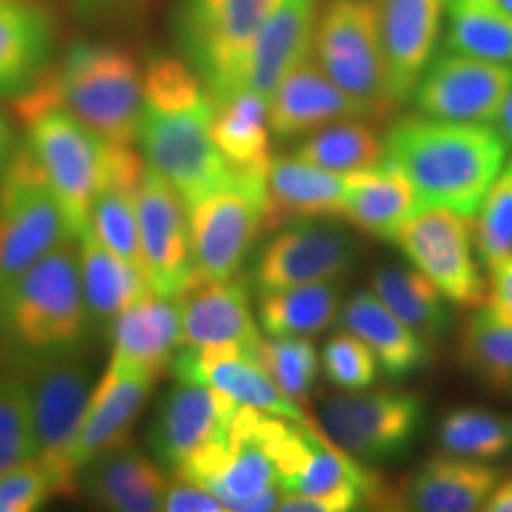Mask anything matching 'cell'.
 Here are the masks:
<instances>
[{
    "label": "cell",
    "mask_w": 512,
    "mask_h": 512,
    "mask_svg": "<svg viewBox=\"0 0 512 512\" xmlns=\"http://www.w3.org/2000/svg\"><path fill=\"white\" fill-rule=\"evenodd\" d=\"M214 114V95L188 62L174 55L147 62L138 145L147 166L183 197L185 207L233 174L211 140Z\"/></svg>",
    "instance_id": "1"
},
{
    "label": "cell",
    "mask_w": 512,
    "mask_h": 512,
    "mask_svg": "<svg viewBox=\"0 0 512 512\" xmlns=\"http://www.w3.org/2000/svg\"><path fill=\"white\" fill-rule=\"evenodd\" d=\"M505 159L508 145L501 133L484 124L415 112L384 133V162L411 181L420 209L444 207L472 219Z\"/></svg>",
    "instance_id": "2"
},
{
    "label": "cell",
    "mask_w": 512,
    "mask_h": 512,
    "mask_svg": "<svg viewBox=\"0 0 512 512\" xmlns=\"http://www.w3.org/2000/svg\"><path fill=\"white\" fill-rule=\"evenodd\" d=\"M19 98V117L62 107L105 143L136 145L143 117V72L117 46L79 41L57 69L38 79Z\"/></svg>",
    "instance_id": "3"
},
{
    "label": "cell",
    "mask_w": 512,
    "mask_h": 512,
    "mask_svg": "<svg viewBox=\"0 0 512 512\" xmlns=\"http://www.w3.org/2000/svg\"><path fill=\"white\" fill-rule=\"evenodd\" d=\"M254 430L278 475V510L349 512L363 508L380 489L363 463L342 451L313 422L254 411Z\"/></svg>",
    "instance_id": "4"
},
{
    "label": "cell",
    "mask_w": 512,
    "mask_h": 512,
    "mask_svg": "<svg viewBox=\"0 0 512 512\" xmlns=\"http://www.w3.org/2000/svg\"><path fill=\"white\" fill-rule=\"evenodd\" d=\"M79 240L67 235L0 299V339L10 356L83 349L88 311L81 285Z\"/></svg>",
    "instance_id": "5"
},
{
    "label": "cell",
    "mask_w": 512,
    "mask_h": 512,
    "mask_svg": "<svg viewBox=\"0 0 512 512\" xmlns=\"http://www.w3.org/2000/svg\"><path fill=\"white\" fill-rule=\"evenodd\" d=\"M12 368L27 382L34 408L38 460L46 467L53 494L72 498L79 491V472L72 465V446L93 389V370L83 349L41 356H12Z\"/></svg>",
    "instance_id": "6"
},
{
    "label": "cell",
    "mask_w": 512,
    "mask_h": 512,
    "mask_svg": "<svg viewBox=\"0 0 512 512\" xmlns=\"http://www.w3.org/2000/svg\"><path fill=\"white\" fill-rule=\"evenodd\" d=\"M313 55L332 81L382 119L396 102L389 91L380 0H328L318 15Z\"/></svg>",
    "instance_id": "7"
},
{
    "label": "cell",
    "mask_w": 512,
    "mask_h": 512,
    "mask_svg": "<svg viewBox=\"0 0 512 512\" xmlns=\"http://www.w3.org/2000/svg\"><path fill=\"white\" fill-rule=\"evenodd\" d=\"M67 235L60 202L24 140L0 171V299Z\"/></svg>",
    "instance_id": "8"
},
{
    "label": "cell",
    "mask_w": 512,
    "mask_h": 512,
    "mask_svg": "<svg viewBox=\"0 0 512 512\" xmlns=\"http://www.w3.org/2000/svg\"><path fill=\"white\" fill-rule=\"evenodd\" d=\"M266 169L233 166L226 183L188 204L195 278H240L249 249L266 230Z\"/></svg>",
    "instance_id": "9"
},
{
    "label": "cell",
    "mask_w": 512,
    "mask_h": 512,
    "mask_svg": "<svg viewBox=\"0 0 512 512\" xmlns=\"http://www.w3.org/2000/svg\"><path fill=\"white\" fill-rule=\"evenodd\" d=\"M278 0H181L176 38L185 62L202 76L214 100L242 91V69L256 31Z\"/></svg>",
    "instance_id": "10"
},
{
    "label": "cell",
    "mask_w": 512,
    "mask_h": 512,
    "mask_svg": "<svg viewBox=\"0 0 512 512\" xmlns=\"http://www.w3.org/2000/svg\"><path fill=\"white\" fill-rule=\"evenodd\" d=\"M325 437L363 465L394 463L418 439L425 403L403 389H358L332 396L320 406Z\"/></svg>",
    "instance_id": "11"
},
{
    "label": "cell",
    "mask_w": 512,
    "mask_h": 512,
    "mask_svg": "<svg viewBox=\"0 0 512 512\" xmlns=\"http://www.w3.org/2000/svg\"><path fill=\"white\" fill-rule=\"evenodd\" d=\"M256 408L240 406L228 430L176 467V477L202 486L235 512L278 510L280 484L254 430Z\"/></svg>",
    "instance_id": "12"
},
{
    "label": "cell",
    "mask_w": 512,
    "mask_h": 512,
    "mask_svg": "<svg viewBox=\"0 0 512 512\" xmlns=\"http://www.w3.org/2000/svg\"><path fill=\"white\" fill-rule=\"evenodd\" d=\"M27 143L41 164L76 240L91 228V207L102 181L105 140L62 107L29 114Z\"/></svg>",
    "instance_id": "13"
},
{
    "label": "cell",
    "mask_w": 512,
    "mask_h": 512,
    "mask_svg": "<svg viewBox=\"0 0 512 512\" xmlns=\"http://www.w3.org/2000/svg\"><path fill=\"white\" fill-rule=\"evenodd\" d=\"M403 256L432 280L446 302L475 309L486 302V280L479 273L470 216L453 209H418L392 238Z\"/></svg>",
    "instance_id": "14"
},
{
    "label": "cell",
    "mask_w": 512,
    "mask_h": 512,
    "mask_svg": "<svg viewBox=\"0 0 512 512\" xmlns=\"http://www.w3.org/2000/svg\"><path fill=\"white\" fill-rule=\"evenodd\" d=\"M358 242L332 221H297L275 228L256 252L252 285L256 294L287 287L330 283L354 271Z\"/></svg>",
    "instance_id": "15"
},
{
    "label": "cell",
    "mask_w": 512,
    "mask_h": 512,
    "mask_svg": "<svg viewBox=\"0 0 512 512\" xmlns=\"http://www.w3.org/2000/svg\"><path fill=\"white\" fill-rule=\"evenodd\" d=\"M510 91L512 64L444 50L420 74L411 100L425 117L491 126Z\"/></svg>",
    "instance_id": "16"
},
{
    "label": "cell",
    "mask_w": 512,
    "mask_h": 512,
    "mask_svg": "<svg viewBox=\"0 0 512 512\" xmlns=\"http://www.w3.org/2000/svg\"><path fill=\"white\" fill-rule=\"evenodd\" d=\"M138 226L143 268L150 287L166 297H178L195 278L188 207L183 197L150 166L138 188Z\"/></svg>",
    "instance_id": "17"
},
{
    "label": "cell",
    "mask_w": 512,
    "mask_h": 512,
    "mask_svg": "<svg viewBox=\"0 0 512 512\" xmlns=\"http://www.w3.org/2000/svg\"><path fill=\"white\" fill-rule=\"evenodd\" d=\"M157 382L143 370L110 358V366L93 384L69 456L79 477L83 467L91 465L93 460L128 446L150 389Z\"/></svg>",
    "instance_id": "18"
},
{
    "label": "cell",
    "mask_w": 512,
    "mask_h": 512,
    "mask_svg": "<svg viewBox=\"0 0 512 512\" xmlns=\"http://www.w3.org/2000/svg\"><path fill=\"white\" fill-rule=\"evenodd\" d=\"M176 380L207 384L216 392L226 394L238 406L256 408L280 418L311 422L309 413L299 401L290 399L278 389L254 351L245 347H209V349H178L171 363Z\"/></svg>",
    "instance_id": "19"
},
{
    "label": "cell",
    "mask_w": 512,
    "mask_h": 512,
    "mask_svg": "<svg viewBox=\"0 0 512 512\" xmlns=\"http://www.w3.org/2000/svg\"><path fill=\"white\" fill-rule=\"evenodd\" d=\"M238 408L233 399L207 384L178 380L159 403L147 434L159 465L176 470L185 458L219 439Z\"/></svg>",
    "instance_id": "20"
},
{
    "label": "cell",
    "mask_w": 512,
    "mask_h": 512,
    "mask_svg": "<svg viewBox=\"0 0 512 512\" xmlns=\"http://www.w3.org/2000/svg\"><path fill=\"white\" fill-rule=\"evenodd\" d=\"M344 119H370V114L330 79L313 50L294 64L268 100V128L280 140L311 136Z\"/></svg>",
    "instance_id": "21"
},
{
    "label": "cell",
    "mask_w": 512,
    "mask_h": 512,
    "mask_svg": "<svg viewBox=\"0 0 512 512\" xmlns=\"http://www.w3.org/2000/svg\"><path fill=\"white\" fill-rule=\"evenodd\" d=\"M176 299L181 309L178 349L245 347L254 351L264 337L249 309L245 280L192 278Z\"/></svg>",
    "instance_id": "22"
},
{
    "label": "cell",
    "mask_w": 512,
    "mask_h": 512,
    "mask_svg": "<svg viewBox=\"0 0 512 512\" xmlns=\"http://www.w3.org/2000/svg\"><path fill=\"white\" fill-rule=\"evenodd\" d=\"M347 174L299 157H275L266 169V230L297 221H335L347 214Z\"/></svg>",
    "instance_id": "23"
},
{
    "label": "cell",
    "mask_w": 512,
    "mask_h": 512,
    "mask_svg": "<svg viewBox=\"0 0 512 512\" xmlns=\"http://www.w3.org/2000/svg\"><path fill=\"white\" fill-rule=\"evenodd\" d=\"M320 0H278L256 31L242 69V88L271 100L285 74L313 50Z\"/></svg>",
    "instance_id": "24"
},
{
    "label": "cell",
    "mask_w": 512,
    "mask_h": 512,
    "mask_svg": "<svg viewBox=\"0 0 512 512\" xmlns=\"http://www.w3.org/2000/svg\"><path fill=\"white\" fill-rule=\"evenodd\" d=\"M448 0H380L389 91L396 107L411 100L420 74L434 57Z\"/></svg>",
    "instance_id": "25"
},
{
    "label": "cell",
    "mask_w": 512,
    "mask_h": 512,
    "mask_svg": "<svg viewBox=\"0 0 512 512\" xmlns=\"http://www.w3.org/2000/svg\"><path fill=\"white\" fill-rule=\"evenodd\" d=\"M112 358L155 380L171 370L181 347V309L176 297L147 292L112 320Z\"/></svg>",
    "instance_id": "26"
},
{
    "label": "cell",
    "mask_w": 512,
    "mask_h": 512,
    "mask_svg": "<svg viewBox=\"0 0 512 512\" xmlns=\"http://www.w3.org/2000/svg\"><path fill=\"white\" fill-rule=\"evenodd\" d=\"M55 19L38 0H0V98L22 95L46 74Z\"/></svg>",
    "instance_id": "27"
},
{
    "label": "cell",
    "mask_w": 512,
    "mask_h": 512,
    "mask_svg": "<svg viewBox=\"0 0 512 512\" xmlns=\"http://www.w3.org/2000/svg\"><path fill=\"white\" fill-rule=\"evenodd\" d=\"M501 482L489 463L458 456H434L408 477L401 491V508L418 512H475Z\"/></svg>",
    "instance_id": "28"
},
{
    "label": "cell",
    "mask_w": 512,
    "mask_h": 512,
    "mask_svg": "<svg viewBox=\"0 0 512 512\" xmlns=\"http://www.w3.org/2000/svg\"><path fill=\"white\" fill-rule=\"evenodd\" d=\"M339 323L368 344L387 377L401 380L430 363L432 342L415 335L406 323H401L373 290L351 294L342 304Z\"/></svg>",
    "instance_id": "29"
},
{
    "label": "cell",
    "mask_w": 512,
    "mask_h": 512,
    "mask_svg": "<svg viewBox=\"0 0 512 512\" xmlns=\"http://www.w3.org/2000/svg\"><path fill=\"white\" fill-rule=\"evenodd\" d=\"M79 484L95 505L117 512L162 510L169 489L159 463L128 446L83 467Z\"/></svg>",
    "instance_id": "30"
},
{
    "label": "cell",
    "mask_w": 512,
    "mask_h": 512,
    "mask_svg": "<svg viewBox=\"0 0 512 512\" xmlns=\"http://www.w3.org/2000/svg\"><path fill=\"white\" fill-rule=\"evenodd\" d=\"M347 214L344 219L380 240H392L403 223L420 209L418 195L394 164L382 162L373 169L347 174Z\"/></svg>",
    "instance_id": "31"
},
{
    "label": "cell",
    "mask_w": 512,
    "mask_h": 512,
    "mask_svg": "<svg viewBox=\"0 0 512 512\" xmlns=\"http://www.w3.org/2000/svg\"><path fill=\"white\" fill-rule=\"evenodd\" d=\"M81 285L91 318L112 323L126 306L152 292L143 268L112 252L91 230L79 238Z\"/></svg>",
    "instance_id": "32"
},
{
    "label": "cell",
    "mask_w": 512,
    "mask_h": 512,
    "mask_svg": "<svg viewBox=\"0 0 512 512\" xmlns=\"http://www.w3.org/2000/svg\"><path fill=\"white\" fill-rule=\"evenodd\" d=\"M339 280L259 294V328L271 337H311L328 330L342 313Z\"/></svg>",
    "instance_id": "33"
},
{
    "label": "cell",
    "mask_w": 512,
    "mask_h": 512,
    "mask_svg": "<svg viewBox=\"0 0 512 512\" xmlns=\"http://www.w3.org/2000/svg\"><path fill=\"white\" fill-rule=\"evenodd\" d=\"M211 140L235 169H266L271 162L268 100L242 88L216 102Z\"/></svg>",
    "instance_id": "34"
},
{
    "label": "cell",
    "mask_w": 512,
    "mask_h": 512,
    "mask_svg": "<svg viewBox=\"0 0 512 512\" xmlns=\"http://www.w3.org/2000/svg\"><path fill=\"white\" fill-rule=\"evenodd\" d=\"M370 290L384 306L427 342L439 339L451 325L446 299L427 275L408 266H380L370 275Z\"/></svg>",
    "instance_id": "35"
},
{
    "label": "cell",
    "mask_w": 512,
    "mask_h": 512,
    "mask_svg": "<svg viewBox=\"0 0 512 512\" xmlns=\"http://www.w3.org/2000/svg\"><path fill=\"white\" fill-rule=\"evenodd\" d=\"M458 358L470 375L486 387H512V316L494 302L475 306L460 330Z\"/></svg>",
    "instance_id": "36"
},
{
    "label": "cell",
    "mask_w": 512,
    "mask_h": 512,
    "mask_svg": "<svg viewBox=\"0 0 512 512\" xmlns=\"http://www.w3.org/2000/svg\"><path fill=\"white\" fill-rule=\"evenodd\" d=\"M444 48L512 64V12L501 0H448Z\"/></svg>",
    "instance_id": "37"
},
{
    "label": "cell",
    "mask_w": 512,
    "mask_h": 512,
    "mask_svg": "<svg viewBox=\"0 0 512 512\" xmlns=\"http://www.w3.org/2000/svg\"><path fill=\"white\" fill-rule=\"evenodd\" d=\"M294 157L335 174H351L384 162V138L366 119H344L304 136L294 147Z\"/></svg>",
    "instance_id": "38"
},
{
    "label": "cell",
    "mask_w": 512,
    "mask_h": 512,
    "mask_svg": "<svg viewBox=\"0 0 512 512\" xmlns=\"http://www.w3.org/2000/svg\"><path fill=\"white\" fill-rule=\"evenodd\" d=\"M437 437L448 456L494 463L512 451V418L477 406L453 408L441 418Z\"/></svg>",
    "instance_id": "39"
},
{
    "label": "cell",
    "mask_w": 512,
    "mask_h": 512,
    "mask_svg": "<svg viewBox=\"0 0 512 512\" xmlns=\"http://www.w3.org/2000/svg\"><path fill=\"white\" fill-rule=\"evenodd\" d=\"M256 361L290 399L302 403L320 375V356L306 337H261L254 347Z\"/></svg>",
    "instance_id": "40"
},
{
    "label": "cell",
    "mask_w": 512,
    "mask_h": 512,
    "mask_svg": "<svg viewBox=\"0 0 512 512\" xmlns=\"http://www.w3.org/2000/svg\"><path fill=\"white\" fill-rule=\"evenodd\" d=\"M38 458L34 408L24 377L15 368L0 373V470Z\"/></svg>",
    "instance_id": "41"
},
{
    "label": "cell",
    "mask_w": 512,
    "mask_h": 512,
    "mask_svg": "<svg viewBox=\"0 0 512 512\" xmlns=\"http://www.w3.org/2000/svg\"><path fill=\"white\" fill-rule=\"evenodd\" d=\"M472 235L484 266L512 254V157L505 159L472 216Z\"/></svg>",
    "instance_id": "42"
},
{
    "label": "cell",
    "mask_w": 512,
    "mask_h": 512,
    "mask_svg": "<svg viewBox=\"0 0 512 512\" xmlns=\"http://www.w3.org/2000/svg\"><path fill=\"white\" fill-rule=\"evenodd\" d=\"M320 368L325 377L344 392L373 387L380 375V363L373 351L349 330L337 332L325 342L323 354H320Z\"/></svg>",
    "instance_id": "43"
},
{
    "label": "cell",
    "mask_w": 512,
    "mask_h": 512,
    "mask_svg": "<svg viewBox=\"0 0 512 512\" xmlns=\"http://www.w3.org/2000/svg\"><path fill=\"white\" fill-rule=\"evenodd\" d=\"M53 496V484L38 458L0 470V512L38 510Z\"/></svg>",
    "instance_id": "44"
},
{
    "label": "cell",
    "mask_w": 512,
    "mask_h": 512,
    "mask_svg": "<svg viewBox=\"0 0 512 512\" xmlns=\"http://www.w3.org/2000/svg\"><path fill=\"white\" fill-rule=\"evenodd\" d=\"M162 510L166 512H223V505L214 494H209L202 486L188 482V479L176 477L164 494Z\"/></svg>",
    "instance_id": "45"
},
{
    "label": "cell",
    "mask_w": 512,
    "mask_h": 512,
    "mask_svg": "<svg viewBox=\"0 0 512 512\" xmlns=\"http://www.w3.org/2000/svg\"><path fill=\"white\" fill-rule=\"evenodd\" d=\"M489 271V302L512 316V254L486 266Z\"/></svg>",
    "instance_id": "46"
},
{
    "label": "cell",
    "mask_w": 512,
    "mask_h": 512,
    "mask_svg": "<svg viewBox=\"0 0 512 512\" xmlns=\"http://www.w3.org/2000/svg\"><path fill=\"white\" fill-rule=\"evenodd\" d=\"M486 512H512V479L498 482L484 503Z\"/></svg>",
    "instance_id": "47"
},
{
    "label": "cell",
    "mask_w": 512,
    "mask_h": 512,
    "mask_svg": "<svg viewBox=\"0 0 512 512\" xmlns=\"http://www.w3.org/2000/svg\"><path fill=\"white\" fill-rule=\"evenodd\" d=\"M15 145L17 143H15V133H12V126L8 124V119L0 117V171H3L5 164H8Z\"/></svg>",
    "instance_id": "48"
},
{
    "label": "cell",
    "mask_w": 512,
    "mask_h": 512,
    "mask_svg": "<svg viewBox=\"0 0 512 512\" xmlns=\"http://www.w3.org/2000/svg\"><path fill=\"white\" fill-rule=\"evenodd\" d=\"M496 126H498L496 131L501 133V138L505 140V145L512 147V91H510V95L503 102V110H501V114H498Z\"/></svg>",
    "instance_id": "49"
},
{
    "label": "cell",
    "mask_w": 512,
    "mask_h": 512,
    "mask_svg": "<svg viewBox=\"0 0 512 512\" xmlns=\"http://www.w3.org/2000/svg\"><path fill=\"white\" fill-rule=\"evenodd\" d=\"M501 3L505 5V8H508V10L512 12V0H501Z\"/></svg>",
    "instance_id": "50"
}]
</instances>
